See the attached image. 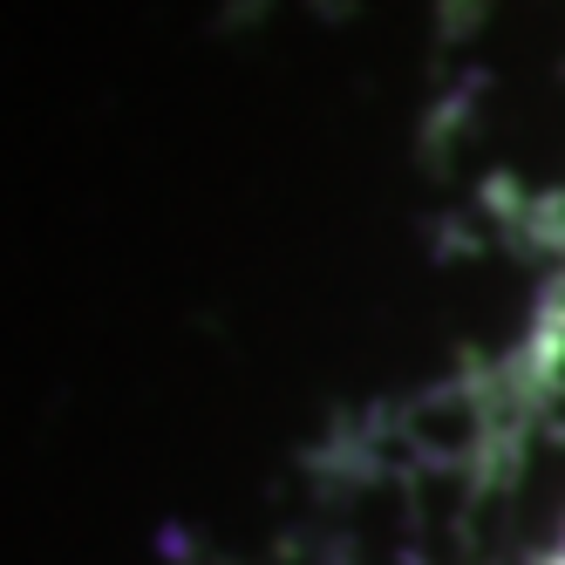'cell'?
I'll return each instance as SVG.
<instances>
[{
    "label": "cell",
    "instance_id": "obj_1",
    "mask_svg": "<svg viewBox=\"0 0 565 565\" xmlns=\"http://www.w3.org/2000/svg\"><path fill=\"white\" fill-rule=\"evenodd\" d=\"M552 565H565V552H558V558H552Z\"/></svg>",
    "mask_w": 565,
    "mask_h": 565
}]
</instances>
